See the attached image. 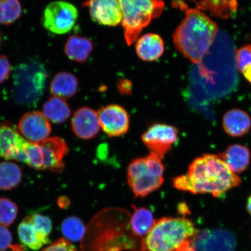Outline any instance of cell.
<instances>
[{"label":"cell","mask_w":251,"mask_h":251,"mask_svg":"<svg viewBox=\"0 0 251 251\" xmlns=\"http://www.w3.org/2000/svg\"><path fill=\"white\" fill-rule=\"evenodd\" d=\"M27 141L10 122H0V158L25 163Z\"/></svg>","instance_id":"10"},{"label":"cell","mask_w":251,"mask_h":251,"mask_svg":"<svg viewBox=\"0 0 251 251\" xmlns=\"http://www.w3.org/2000/svg\"><path fill=\"white\" fill-rule=\"evenodd\" d=\"M23 178V171L14 162L0 163V189L8 191L18 186Z\"/></svg>","instance_id":"24"},{"label":"cell","mask_w":251,"mask_h":251,"mask_svg":"<svg viewBox=\"0 0 251 251\" xmlns=\"http://www.w3.org/2000/svg\"><path fill=\"white\" fill-rule=\"evenodd\" d=\"M185 11L186 17L173 35L175 46L185 58L200 67L205 77H210L202 61L217 36V25L198 8Z\"/></svg>","instance_id":"2"},{"label":"cell","mask_w":251,"mask_h":251,"mask_svg":"<svg viewBox=\"0 0 251 251\" xmlns=\"http://www.w3.org/2000/svg\"><path fill=\"white\" fill-rule=\"evenodd\" d=\"M12 236L11 231L0 225V251H5L12 246Z\"/></svg>","instance_id":"33"},{"label":"cell","mask_w":251,"mask_h":251,"mask_svg":"<svg viewBox=\"0 0 251 251\" xmlns=\"http://www.w3.org/2000/svg\"><path fill=\"white\" fill-rule=\"evenodd\" d=\"M241 73L243 74L245 78L251 83V65L245 68Z\"/></svg>","instance_id":"38"},{"label":"cell","mask_w":251,"mask_h":251,"mask_svg":"<svg viewBox=\"0 0 251 251\" xmlns=\"http://www.w3.org/2000/svg\"><path fill=\"white\" fill-rule=\"evenodd\" d=\"M194 223L184 218L155 220L142 242L143 251H175L192 243L197 232Z\"/></svg>","instance_id":"3"},{"label":"cell","mask_w":251,"mask_h":251,"mask_svg":"<svg viewBox=\"0 0 251 251\" xmlns=\"http://www.w3.org/2000/svg\"><path fill=\"white\" fill-rule=\"evenodd\" d=\"M223 127L229 136L238 137L249 132L251 128V118L246 111L233 109L227 111L223 118Z\"/></svg>","instance_id":"17"},{"label":"cell","mask_w":251,"mask_h":251,"mask_svg":"<svg viewBox=\"0 0 251 251\" xmlns=\"http://www.w3.org/2000/svg\"><path fill=\"white\" fill-rule=\"evenodd\" d=\"M21 14L20 0H0V24H14L20 18Z\"/></svg>","instance_id":"27"},{"label":"cell","mask_w":251,"mask_h":251,"mask_svg":"<svg viewBox=\"0 0 251 251\" xmlns=\"http://www.w3.org/2000/svg\"><path fill=\"white\" fill-rule=\"evenodd\" d=\"M43 114L52 123L61 124L70 117L71 111L65 100L52 96L44 104Z\"/></svg>","instance_id":"22"},{"label":"cell","mask_w":251,"mask_h":251,"mask_svg":"<svg viewBox=\"0 0 251 251\" xmlns=\"http://www.w3.org/2000/svg\"><path fill=\"white\" fill-rule=\"evenodd\" d=\"M172 5L175 8L186 10L188 8L187 3L184 0H172Z\"/></svg>","instance_id":"36"},{"label":"cell","mask_w":251,"mask_h":251,"mask_svg":"<svg viewBox=\"0 0 251 251\" xmlns=\"http://www.w3.org/2000/svg\"><path fill=\"white\" fill-rule=\"evenodd\" d=\"M61 230L66 240L77 242L83 238L86 227L79 218L71 216L62 222Z\"/></svg>","instance_id":"26"},{"label":"cell","mask_w":251,"mask_h":251,"mask_svg":"<svg viewBox=\"0 0 251 251\" xmlns=\"http://www.w3.org/2000/svg\"><path fill=\"white\" fill-rule=\"evenodd\" d=\"M78 87L76 76L68 72H62L53 77L49 89L53 96L65 100L73 97L77 93Z\"/></svg>","instance_id":"20"},{"label":"cell","mask_w":251,"mask_h":251,"mask_svg":"<svg viewBox=\"0 0 251 251\" xmlns=\"http://www.w3.org/2000/svg\"><path fill=\"white\" fill-rule=\"evenodd\" d=\"M238 70L242 72L248 66L251 65V45H247L238 49L235 54Z\"/></svg>","instance_id":"31"},{"label":"cell","mask_w":251,"mask_h":251,"mask_svg":"<svg viewBox=\"0 0 251 251\" xmlns=\"http://www.w3.org/2000/svg\"><path fill=\"white\" fill-rule=\"evenodd\" d=\"M25 150V155H26L25 164L37 170H43V153L40 143H30L27 141Z\"/></svg>","instance_id":"28"},{"label":"cell","mask_w":251,"mask_h":251,"mask_svg":"<svg viewBox=\"0 0 251 251\" xmlns=\"http://www.w3.org/2000/svg\"><path fill=\"white\" fill-rule=\"evenodd\" d=\"M191 246L196 251H235L237 240L226 229H205L197 232Z\"/></svg>","instance_id":"9"},{"label":"cell","mask_w":251,"mask_h":251,"mask_svg":"<svg viewBox=\"0 0 251 251\" xmlns=\"http://www.w3.org/2000/svg\"><path fill=\"white\" fill-rule=\"evenodd\" d=\"M11 249L12 251H25L24 248L19 245H12Z\"/></svg>","instance_id":"40"},{"label":"cell","mask_w":251,"mask_h":251,"mask_svg":"<svg viewBox=\"0 0 251 251\" xmlns=\"http://www.w3.org/2000/svg\"><path fill=\"white\" fill-rule=\"evenodd\" d=\"M136 50L137 54L143 61H155L158 60L164 54V42L159 34H144L137 40Z\"/></svg>","instance_id":"16"},{"label":"cell","mask_w":251,"mask_h":251,"mask_svg":"<svg viewBox=\"0 0 251 251\" xmlns=\"http://www.w3.org/2000/svg\"><path fill=\"white\" fill-rule=\"evenodd\" d=\"M58 203L59 207L61 208H67L70 206V200L66 197H61L58 200Z\"/></svg>","instance_id":"37"},{"label":"cell","mask_w":251,"mask_h":251,"mask_svg":"<svg viewBox=\"0 0 251 251\" xmlns=\"http://www.w3.org/2000/svg\"><path fill=\"white\" fill-rule=\"evenodd\" d=\"M12 79L16 101L25 106H36L45 92L47 72L39 61L25 62L16 66Z\"/></svg>","instance_id":"4"},{"label":"cell","mask_w":251,"mask_h":251,"mask_svg":"<svg viewBox=\"0 0 251 251\" xmlns=\"http://www.w3.org/2000/svg\"><path fill=\"white\" fill-rule=\"evenodd\" d=\"M2 42V34L1 33V31H0V47H1V46Z\"/></svg>","instance_id":"42"},{"label":"cell","mask_w":251,"mask_h":251,"mask_svg":"<svg viewBox=\"0 0 251 251\" xmlns=\"http://www.w3.org/2000/svg\"><path fill=\"white\" fill-rule=\"evenodd\" d=\"M97 114L100 127L110 137L122 136L129 129V116L120 105L111 104L102 106Z\"/></svg>","instance_id":"11"},{"label":"cell","mask_w":251,"mask_h":251,"mask_svg":"<svg viewBox=\"0 0 251 251\" xmlns=\"http://www.w3.org/2000/svg\"><path fill=\"white\" fill-rule=\"evenodd\" d=\"M94 49L93 44L86 37L72 35L65 44V54L72 61L84 63L87 61Z\"/></svg>","instance_id":"21"},{"label":"cell","mask_w":251,"mask_h":251,"mask_svg":"<svg viewBox=\"0 0 251 251\" xmlns=\"http://www.w3.org/2000/svg\"><path fill=\"white\" fill-rule=\"evenodd\" d=\"M18 213L17 204L6 198H0V225L8 227L13 224Z\"/></svg>","instance_id":"29"},{"label":"cell","mask_w":251,"mask_h":251,"mask_svg":"<svg viewBox=\"0 0 251 251\" xmlns=\"http://www.w3.org/2000/svg\"><path fill=\"white\" fill-rule=\"evenodd\" d=\"M134 212L130 217V227L132 233L140 237H143L149 233L155 220L150 209L144 207L137 208L133 206Z\"/></svg>","instance_id":"23"},{"label":"cell","mask_w":251,"mask_h":251,"mask_svg":"<svg viewBox=\"0 0 251 251\" xmlns=\"http://www.w3.org/2000/svg\"><path fill=\"white\" fill-rule=\"evenodd\" d=\"M118 85L119 92L122 94H124V95H129L131 90L130 81L126 80H120Z\"/></svg>","instance_id":"35"},{"label":"cell","mask_w":251,"mask_h":251,"mask_svg":"<svg viewBox=\"0 0 251 251\" xmlns=\"http://www.w3.org/2000/svg\"><path fill=\"white\" fill-rule=\"evenodd\" d=\"M42 251H78L70 241L60 238L50 246L46 248Z\"/></svg>","instance_id":"32"},{"label":"cell","mask_w":251,"mask_h":251,"mask_svg":"<svg viewBox=\"0 0 251 251\" xmlns=\"http://www.w3.org/2000/svg\"><path fill=\"white\" fill-rule=\"evenodd\" d=\"M18 129L29 142L40 143L49 138L52 128L43 112L34 111L23 115L19 122Z\"/></svg>","instance_id":"12"},{"label":"cell","mask_w":251,"mask_h":251,"mask_svg":"<svg viewBox=\"0 0 251 251\" xmlns=\"http://www.w3.org/2000/svg\"><path fill=\"white\" fill-rule=\"evenodd\" d=\"M18 233L21 242L34 251H38L51 243L49 237L41 234L34 226L30 215L25 217L18 226Z\"/></svg>","instance_id":"19"},{"label":"cell","mask_w":251,"mask_h":251,"mask_svg":"<svg viewBox=\"0 0 251 251\" xmlns=\"http://www.w3.org/2000/svg\"><path fill=\"white\" fill-rule=\"evenodd\" d=\"M122 15V25L126 42L131 46L141 31L164 11L162 0H118Z\"/></svg>","instance_id":"5"},{"label":"cell","mask_w":251,"mask_h":251,"mask_svg":"<svg viewBox=\"0 0 251 251\" xmlns=\"http://www.w3.org/2000/svg\"><path fill=\"white\" fill-rule=\"evenodd\" d=\"M77 18V9L73 4L64 1H54L47 6L42 24L50 32L64 34L73 29Z\"/></svg>","instance_id":"7"},{"label":"cell","mask_w":251,"mask_h":251,"mask_svg":"<svg viewBox=\"0 0 251 251\" xmlns=\"http://www.w3.org/2000/svg\"><path fill=\"white\" fill-rule=\"evenodd\" d=\"M164 174L148 158L133 159L128 165L127 180L136 197L144 198L158 190L164 183Z\"/></svg>","instance_id":"6"},{"label":"cell","mask_w":251,"mask_h":251,"mask_svg":"<svg viewBox=\"0 0 251 251\" xmlns=\"http://www.w3.org/2000/svg\"><path fill=\"white\" fill-rule=\"evenodd\" d=\"M30 216L34 226L37 231L45 236L49 237L52 230L51 220L48 216L40 213H35Z\"/></svg>","instance_id":"30"},{"label":"cell","mask_w":251,"mask_h":251,"mask_svg":"<svg viewBox=\"0 0 251 251\" xmlns=\"http://www.w3.org/2000/svg\"><path fill=\"white\" fill-rule=\"evenodd\" d=\"M198 9L208 10L213 16L226 18L237 8V0H201L197 3Z\"/></svg>","instance_id":"25"},{"label":"cell","mask_w":251,"mask_h":251,"mask_svg":"<svg viewBox=\"0 0 251 251\" xmlns=\"http://www.w3.org/2000/svg\"><path fill=\"white\" fill-rule=\"evenodd\" d=\"M44 157L43 170L61 173L65 168L64 158L68 152L66 141L60 137H49L40 143Z\"/></svg>","instance_id":"14"},{"label":"cell","mask_w":251,"mask_h":251,"mask_svg":"<svg viewBox=\"0 0 251 251\" xmlns=\"http://www.w3.org/2000/svg\"><path fill=\"white\" fill-rule=\"evenodd\" d=\"M83 5L89 8L91 17L97 24L116 26L122 22L118 0H86Z\"/></svg>","instance_id":"13"},{"label":"cell","mask_w":251,"mask_h":251,"mask_svg":"<svg viewBox=\"0 0 251 251\" xmlns=\"http://www.w3.org/2000/svg\"><path fill=\"white\" fill-rule=\"evenodd\" d=\"M10 72V63L8 58L4 55H0V84L7 79Z\"/></svg>","instance_id":"34"},{"label":"cell","mask_w":251,"mask_h":251,"mask_svg":"<svg viewBox=\"0 0 251 251\" xmlns=\"http://www.w3.org/2000/svg\"><path fill=\"white\" fill-rule=\"evenodd\" d=\"M241 181L219 155L204 154L191 162L186 175L173 178V186L178 190L193 194H211L218 198L239 186Z\"/></svg>","instance_id":"1"},{"label":"cell","mask_w":251,"mask_h":251,"mask_svg":"<svg viewBox=\"0 0 251 251\" xmlns=\"http://www.w3.org/2000/svg\"><path fill=\"white\" fill-rule=\"evenodd\" d=\"M196 251L194 250L192 246H191V244H187L186 246H184L178 249L176 251Z\"/></svg>","instance_id":"39"},{"label":"cell","mask_w":251,"mask_h":251,"mask_svg":"<svg viewBox=\"0 0 251 251\" xmlns=\"http://www.w3.org/2000/svg\"><path fill=\"white\" fill-rule=\"evenodd\" d=\"M247 209L248 212H249V214L251 216V194L248 198L247 202Z\"/></svg>","instance_id":"41"},{"label":"cell","mask_w":251,"mask_h":251,"mask_svg":"<svg viewBox=\"0 0 251 251\" xmlns=\"http://www.w3.org/2000/svg\"><path fill=\"white\" fill-rule=\"evenodd\" d=\"M75 135L82 140H90L98 134L100 125L98 114L89 107L78 108L75 111L71 122Z\"/></svg>","instance_id":"15"},{"label":"cell","mask_w":251,"mask_h":251,"mask_svg":"<svg viewBox=\"0 0 251 251\" xmlns=\"http://www.w3.org/2000/svg\"><path fill=\"white\" fill-rule=\"evenodd\" d=\"M178 130L174 126L165 124H153L141 136L145 146L153 153L162 159L176 142Z\"/></svg>","instance_id":"8"},{"label":"cell","mask_w":251,"mask_h":251,"mask_svg":"<svg viewBox=\"0 0 251 251\" xmlns=\"http://www.w3.org/2000/svg\"><path fill=\"white\" fill-rule=\"evenodd\" d=\"M219 155L230 170L236 175L246 171L250 164V150L241 144L228 146Z\"/></svg>","instance_id":"18"}]
</instances>
